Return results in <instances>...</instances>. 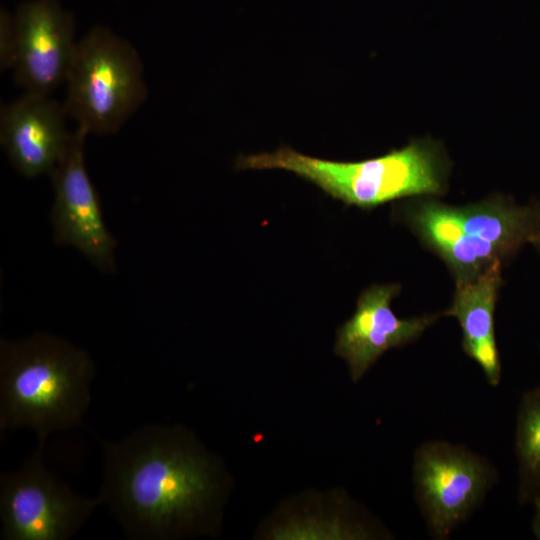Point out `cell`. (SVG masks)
I'll return each instance as SVG.
<instances>
[{"label": "cell", "mask_w": 540, "mask_h": 540, "mask_svg": "<svg viewBox=\"0 0 540 540\" xmlns=\"http://www.w3.org/2000/svg\"><path fill=\"white\" fill-rule=\"evenodd\" d=\"M175 428L149 425L118 442L101 441L100 496L132 540H163L206 513L217 491L214 468Z\"/></svg>", "instance_id": "cell-1"}, {"label": "cell", "mask_w": 540, "mask_h": 540, "mask_svg": "<svg viewBox=\"0 0 540 540\" xmlns=\"http://www.w3.org/2000/svg\"><path fill=\"white\" fill-rule=\"evenodd\" d=\"M95 374L89 354L52 334L0 339V429L30 427L39 444L81 424Z\"/></svg>", "instance_id": "cell-2"}, {"label": "cell", "mask_w": 540, "mask_h": 540, "mask_svg": "<svg viewBox=\"0 0 540 540\" xmlns=\"http://www.w3.org/2000/svg\"><path fill=\"white\" fill-rule=\"evenodd\" d=\"M237 168L290 171L332 198L363 209L407 196L438 194L443 189L437 150L423 142L358 162L316 158L283 146L272 153L242 156Z\"/></svg>", "instance_id": "cell-3"}, {"label": "cell", "mask_w": 540, "mask_h": 540, "mask_svg": "<svg viewBox=\"0 0 540 540\" xmlns=\"http://www.w3.org/2000/svg\"><path fill=\"white\" fill-rule=\"evenodd\" d=\"M410 221L457 282L475 278L526 243L540 240V204L496 200L453 207L429 201L411 212Z\"/></svg>", "instance_id": "cell-4"}, {"label": "cell", "mask_w": 540, "mask_h": 540, "mask_svg": "<svg viewBox=\"0 0 540 540\" xmlns=\"http://www.w3.org/2000/svg\"><path fill=\"white\" fill-rule=\"evenodd\" d=\"M65 85V111L89 135L117 133L149 94L139 52L104 25L78 39Z\"/></svg>", "instance_id": "cell-5"}, {"label": "cell", "mask_w": 540, "mask_h": 540, "mask_svg": "<svg viewBox=\"0 0 540 540\" xmlns=\"http://www.w3.org/2000/svg\"><path fill=\"white\" fill-rule=\"evenodd\" d=\"M497 480L493 465L464 446L436 440L415 451V499L430 535L436 539H447L466 521Z\"/></svg>", "instance_id": "cell-6"}, {"label": "cell", "mask_w": 540, "mask_h": 540, "mask_svg": "<svg viewBox=\"0 0 540 540\" xmlns=\"http://www.w3.org/2000/svg\"><path fill=\"white\" fill-rule=\"evenodd\" d=\"M43 444L23 466L0 477L2 540H66L102 504L74 493L42 463Z\"/></svg>", "instance_id": "cell-7"}, {"label": "cell", "mask_w": 540, "mask_h": 540, "mask_svg": "<svg viewBox=\"0 0 540 540\" xmlns=\"http://www.w3.org/2000/svg\"><path fill=\"white\" fill-rule=\"evenodd\" d=\"M89 134L73 130L66 154L51 173L54 200L51 208L53 240L58 246L80 251L98 270H116L117 242L106 226L98 192L85 162Z\"/></svg>", "instance_id": "cell-8"}, {"label": "cell", "mask_w": 540, "mask_h": 540, "mask_svg": "<svg viewBox=\"0 0 540 540\" xmlns=\"http://www.w3.org/2000/svg\"><path fill=\"white\" fill-rule=\"evenodd\" d=\"M14 81L24 92L51 95L65 84L77 47L74 14L59 0H25L13 11Z\"/></svg>", "instance_id": "cell-9"}, {"label": "cell", "mask_w": 540, "mask_h": 540, "mask_svg": "<svg viewBox=\"0 0 540 540\" xmlns=\"http://www.w3.org/2000/svg\"><path fill=\"white\" fill-rule=\"evenodd\" d=\"M63 103L51 95L24 92L0 109V143L23 177L50 176L70 145Z\"/></svg>", "instance_id": "cell-10"}, {"label": "cell", "mask_w": 540, "mask_h": 540, "mask_svg": "<svg viewBox=\"0 0 540 540\" xmlns=\"http://www.w3.org/2000/svg\"><path fill=\"white\" fill-rule=\"evenodd\" d=\"M399 290L396 284L367 288L353 316L337 331L335 353L347 362L355 382L386 351L414 341L436 320L435 316L397 317L390 305Z\"/></svg>", "instance_id": "cell-11"}, {"label": "cell", "mask_w": 540, "mask_h": 540, "mask_svg": "<svg viewBox=\"0 0 540 540\" xmlns=\"http://www.w3.org/2000/svg\"><path fill=\"white\" fill-rule=\"evenodd\" d=\"M500 284L501 262H497L475 278L457 282L454 300L444 313L458 320L464 352L479 365L493 387L501 379L494 321Z\"/></svg>", "instance_id": "cell-12"}, {"label": "cell", "mask_w": 540, "mask_h": 540, "mask_svg": "<svg viewBox=\"0 0 540 540\" xmlns=\"http://www.w3.org/2000/svg\"><path fill=\"white\" fill-rule=\"evenodd\" d=\"M518 501L532 503L540 495V386L520 399L515 432Z\"/></svg>", "instance_id": "cell-13"}, {"label": "cell", "mask_w": 540, "mask_h": 540, "mask_svg": "<svg viewBox=\"0 0 540 540\" xmlns=\"http://www.w3.org/2000/svg\"><path fill=\"white\" fill-rule=\"evenodd\" d=\"M17 35L13 11L0 7V71L12 70L16 57Z\"/></svg>", "instance_id": "cell-14"}, {"label": "cell", "mask_w": 540, "mask_h": 540, "mask_svg": "<svg viewBox=\"0 0 540 540\" xmlns=\"http://www.w3.org/2000/svg\"><path fill=\"white\" fill-rule=\"evenodd\" d=\"M534 504V516L532 519V531L537 539L540 540V495L532 501Z\"/></svg>", "instance_id": "cell-15"}, {"label": "cell", "mask_w": 540, "mask_h": 540, "mask_svg": "<svg viewBox=\"0 0 540 540\" xmlns=\"http://www.w3.org/2000/svg\"><path fill=\"white\" fill-rule=\"evenodd\" d=\"M532 245L535 246L540 251V240L536 241Z\"/></svg>", "instance_id": "cell-16"}]
</instances>
